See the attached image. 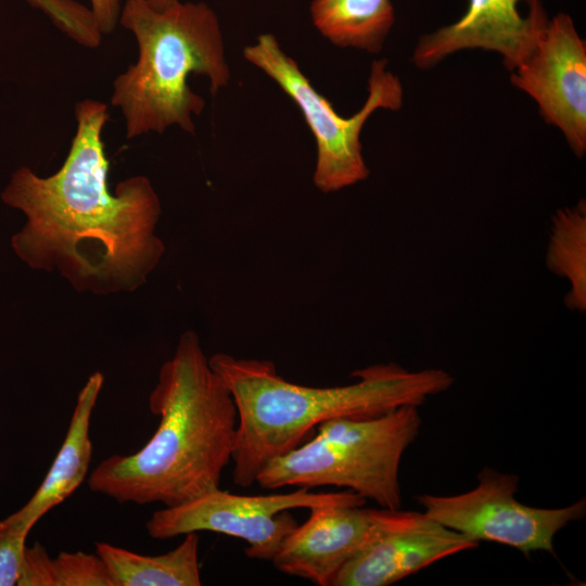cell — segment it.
<instances>
[{
    "label": "cell",
    "instance_id": "obj_1",
    "mask_svg": "<svg viewBox=\"0 0 586 586\" xmlns=\"http://www.w3.org/2000/svg\"><path fill=\"white\" fill-rule=\"evenodd\" d=\"M77 129L61 168L49 177L17 169L2 200L27 221L12 247L29 267L58 269L78 291H133L160 263L165 246L155 234L160 199L143 176L111 193L102 131L107 105L86 99L75 106Z\"/></svg>",
    "mask_w": 586,
    "mask_h": 586
},
{
    "label": "cell",
    "instance_id": "obj_2",
    "mask_svg": "<svg viewBox=\"0 0 586 586\" xmlns=\"http://www.w3.org/2000/svg\"><path fill=\"white\" fill-rule=\"evenodd\" d=\"M149 407L160 419L155 433L135 454L102 460L88 477L89 488L120 504L164 507L218 488L231 461L238 411L194 331L182 333L162 365Z\"/></svg>",
    "mask_w": 586,
    "mask_h": 586
},
{
    "label": "cell",
    "instance_id": "obj_3",
    "mask_svg": "<svg viewBox=\"0 0 586 586\" xmlns=\"http://www.w3.org/2000/svg\"><path fill=\"white\" fill-rule=\"evenodd\" d=\"M228 386L238 411L231 460L235 485L250 487L273 458L298 446L322 422L334 418L364 419L402 406L419 407L447 391L454 378L442 369L408 371L375 364L356 370L354 383L314 387L282 378L273 362L217 353L208 358Z\"/></svg>",
    "mask_w": 586,
    "mask_h": 586
},
{
    "label": "cell",
    "instance_id": "obj_4",
    "mask_svg": "<svg viewBox=\"0 0 586 586\" xmlns=\"http://www.w3.org/2000/svg\"><path fill=\"white\" fill-rule=\"evenodd\" d=\"M119 23L139 48L137 62L113 82L111 104L122 111L126 137L162 133L174 125L193 135L192 117L205 101L189 87V76H206L212 94L230 79L216 14L203 2L178 1L157 11L127 0Z\"/></svg>",
    "mask_w": 586,
    "mask_h": 586
},
{
    "label": "cell",
    "instance_id": "obj_5",
    "mask_svg": "<svg viewBox=\"0 0 586 586\" xmlns=\"http://www.w3.org/2000/svg\"><path fill=\"white\" fill-rule=\"evenodd\" d=\"M420 428L416 406L372 418L327 420L311 440L269 461L256 483L266 489L344 487L381 508L399 509L400 460Z\"/></svg>",
    "mask_w": 586,
    "mask_h": 586
},
{
    "label": "cell",
    "instance_id": "obj_6",
    "mask_svg": "<svg viewBox=\"0 0 586 586\" xmlns=\"http://www.w3.org/2000/svg\"><path fill=\"white\" fill-rule=\"evenodd\" d=\"M243 56L275 80L302 112L316 140L313 179L318 190L335 192L368 177L360 143L361 129L377 110L397 111L403 104L402 82L386 68L385 60H377L371 65L364 106L353 116L343 117L313 87L271 34H263L254 44L245 47Z\"/></svg>",
    "mask_w": 586,
    "mask_h": 586
},
{
    "label": "cell",
    "instance_id": "obj_7",
    "mask_svg": "<svg viewBox=\"0 0 586 586\" xmlns=\"http://www.w3.org/2000/svg\"><path fill=\"white\" fill-rule=\"evenodd\" d=\"M352 491L313 493L297 487L286 494L238 495L219 487L180 505L164 507L146 521L153 539L166 540L192 532H215L247 543V558L271 560L284 538L298 525L292 509L327 505L365 506Z\"/></svg>",
    "mask_w": 586,
    "mask_h": 586
},
{
    "label": "cell",
    "instance_id": "obj_8",
    "mask_svg": "<svg viewBox=\"0 0 586 586\" xmlns=\"http://www.w3.org/2000/svg\"><path fill=\"white\" fill-rule=\"evenodd\" d=\"M518 489V475L484 468L469 492L422 494L415 499L430 518L477 543L502 544L525 556L538 550L553 553L556 534L585 517V498L563 508H535L515 499Z\"/></svg>",
    "mask_w": 586,
    "mask_h": 586
},
{
    "label": "cell",
    "instance_id": "obj_9",
    "mask_svg": "<svg viewBox=\"0 0 586 586\" xmlns=\"http://www.w3.org/2000/svg\"><path fill=\"white\" fill-rule=\"evenodd\" d=\"M367 536L333 586H387L479 543L424 512L370 508Z\"/></svg>",
    "mask_w": 586,
    "mask_h": 586
},
{
    "label": "cell",
    "instance_id": "obj_10",
    "mask_svg": "<svg viewBox=\"0 0 586 586\" xmlns=\"http://www.w3.org/2000/svg\"><path fill=\"white\" fill-rule=\"evenodd\" d=\"M511 84L538 104L577 156L586 152V43L572 18L559 13L548 21L530 55L513 71Z\"/></svg>",
    "mask_w": 586,
    "mask_h": 586
},
{
    "label": "cell",
    "instance_id": "obj_11",
    "mask_svg": "<svg viewBox=\"0 0 586 586\" xmlns=\"http://www.w3.org/2000/svg\"><path fill=\"white\" fill-rule=\"evenodd\" d=\"M540 0H469L455 23L419 39L412 62L422 69L464 49L495 51L511 72L533 51L548 24Z\"/></svg>",
    "mask_w": 586,
    "mask_h": 586
},
{
    "label": "cell",
    "instance_id": "obj_12",
    "mask_svg": "<svg viewBox=\"0 0 586 586\" xmlns=\"http://www.w3.org/2000/svg\"><path fill=\"white\" fill-rule=\"evenodd\" d=\"M309 510L308 519L284 538L270 561L284 574L333 586L367 536L370 508L327 505Z\"/></svg>",
    "mask_w": 586,
    "mask_h": 586
},
{
    "label": "cell",
    "instance_id": "obj_13",
    "mask_svg": "<svg viewBox=\"0 0 586 586\" xmlns=\"http://www.w3.org/2000/svg\"><path fill=\"white\" fill-rule=\"evenodd\" d=\"M103 385V374L89 377L77 396L65 438L42 483L31 498L5 523L30 532L51 509L67 499L85 481L92 458L90 420Z\"/></svg>",
    "mask_w": 586,
    "mask_h": 586
},
{
    "label": "cell",
    "instance_id": "obj_14",
    "mask_svg": "<svg viewBox=\"0 0 586 586\" xmlns=\"http://www.w3.org/2000/svg\"><path fill=\"white\" fill-rule=\"evenodd\" d=\"M173 550L140 555L109 543H97L113 586H200L199 536L192 532Z\"/></svg>",
    "mask_w": 586,
    "mask_h": 586
},
{
    "label": "cell",
    "instance_id": "obj_15",
    "mask_svg": "<svg viewBox=\"0 0 586 586\" xmlns=\"http://www.w3.org/2000/svg\"><path fill=\"white\" fill-rule=\"evenodd\" d=\"M314 25L333 44L377 53L394 24L390 0H313Z\"/></svg>",
    "mask_w": 586,
    "mask_h": 586
},
{
    "label": "cell",
    "instance_id": "obj_16",
    "mask_svg": "<svg viewBox=\"0 0 586 586\" xmlns=\"http://www.w3.org/2000/svg\"><path fill=\"white\" fill-rule=\"evenodd\" d=\"M547 267L566 278L570 291L565 304L572 310L586 309V205L559 211L552 220Z\"/></svg>",
    "mask_w": 586,
    "mask_h": 586
},
{
    "label": "cell",
    "instance_id": "obj_17",
    "mask_svg": "<svg viewBox=\"0 0 586 586\" xmlns=\"http://www.w3.org/2000/svg\"><path fill=\"white\" fill-rule=\"evenodd\" d=\"M18 586H113L107 569L95 553H59L51 558L43 546L26 547Z\"/></svg>",
    "mask_w": 586,
    "mask_h": 586
},
{
    "label": "cell",
    "instance_id": "obj_18",
    "mask_svg": "<svg viewBox=\"0 0 586 586\" xmlns=\"http://www.w3.org/2000/svg\"><path fill=\"white\" fill-rule=\"evenodd\" d=\"M29 531L0 521V586L18 583Z\"/></svg>",
    "mask_w": 586,
    "mask_h": 586
},
{
    "label": "cell",
    "instance_id": "obj_19",
    "mask_svg": "<svg viewBox=\"0 0 586 586\" xmlns=\"http://www.w3.org/2000/svg\"><path fill=\"white\" fill-rule=\"evenodd\" d=\"M91 12L101 34H111L120 16L119 0H90Z\"/></svg>",
    "mask_w": 586,
    "mask_h": 586
},
{
    "label": "cell",
    "instance_id": "obj_20",
    "mask_svg": "<svg viewBox=\"0 0 586 586\" xmlns=\"http://www.w3.org/2000/svg\"><path fill=\"white\" fill-rule=\"evenodd\" d=\"M34 7L41 9L46 12L53 22L62 20L68 9L69 0H27Z\"/></svg>",
    "mask_w": 586,
    "mask_h": 586
},
{
    "label": "cell",
    "instance_id": "obj_21",
    "mask_svg": "<svg viewBox=\"0 0 586 586\" xmlns=\"http://www.w3.org/2000/svg\"><path fill=\"white\" fill-rule=\"evenodd\" d=\"M139 1H141L142 3L157 11L165 10L178 2V0H139Z\"/></svg>",
    "mask_w": 586,
    "mask_h": 586
}]
</instances>
